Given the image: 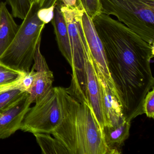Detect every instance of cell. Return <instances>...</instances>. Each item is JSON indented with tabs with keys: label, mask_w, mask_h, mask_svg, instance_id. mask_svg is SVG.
I'll use <instances>...</instances> for the list:
<instances>
[{
	"label": "cell",
	"mask_w": 154,
	"mask_h": 154,
	"mask_svg": "<svg viewBox=\"0 0 154 154\" xmlns=\"http://www.w3.org/2000/svg\"><path fill=\"white\" fill-rule=\"evenodd\" d=\"M106 55L116 96L127 121L143 114V101L154 87L150 67L154 45L110 16L93 20Z\"/></svg>",
	"instance_id": "6da1fadb"
},
{
	"label": "cell",
	"mask_w": 154,
	"mask_h": 154,
	"mask_svg": "<svg viewBox=\"0 0 154 154\" xmlns=\"http://www.w3.org/2000/svg\"><path fill=\"white\" fill-rule=\"evenodd\" d=\"M63 119L51 134L69 154H113L107 146L103 132L86 101H79L66 91Z\"/></svg>",
	"instance_id": "7a4b0ae2"
},
{
	"label": "cell",
	"mask_w": 154,
	"mask_h": 154,
	"mask_svg": "<svg viewBox=\"0 0 154 154\" xmlns=\"http://www.w3.org/2000/svg\"><path fill=\"white\" fill-rule=\"evenodd\" d=\"M40 9L35 2L32 3L14 39L0 57V63L23 72L30 71L46 24L38 16Z\"/></svg>",
	"instance_id": "3957f363"
},
{
	"label": "cell",
	"mask_w": 154,
	"mask_h": 154,
	"mask_svg": "<svg viewBox=\"0 0 154 154\" xmlns=\"http://www.w3.org/2000/svg\"><path fill=\"white\" fill-rule=\"evenodd\" d=\"M68 28L72 56V80L70 87L66 88L68 92L79 100H86L85 63L91 55L90 48L82 24V17L84 10H72L62 3Z\"/></svg>",
	"instance_id": "277c9868"
},
{
	"label": "cell",
	"mask_w": 154,
	"mask_h": 154,
	"mask_svg": "<svg viewBox=\"0 0 154 154\" xmlns=\"http://www.w3.org/2000/svg\"><path fill=\"white\" fill-rule=\"evenodd\" d=\"M102 13L113 15L150 45H154V0H100Z\"/></svg>",
	"instance_id": "5b68a950"
},
{
	"label": "cell",
	"mask_w": 154,
	"mask_h": 154,
	"mask_svg": "<svg viewBox=\"0 0 154 154\" xmlns=\"http://www.w3.org/2000/svg\"><path fill=\"white\" fill-rule=\"evenodd\" d=\"M65 90L63 87H53L34 107L29 108L20 129L33 134H51L61 123L64 114Z\"/></svg>",
	"instance_id": "8992f818"
},
{
	"label": "cell",
	"mask_w": 154,
	"mask_h": 154,
	"mask_svg": "<svg viewBox=\"0 0 154 154\" xmlns=\"http://www.w3.org/2000/svg\"><path fill=\"white\" fill-rule=\"evenodd\" d=\"M85 71L86 99L103 132V128L106 125V117L103 106V94L96 65L91 54L86 59Z\"/></svg>",
	"instance_id": "52a82bcc"
},
{
	"label": "cell",
	"mask_w": 154,
	"mask_h": 154,
	"mask_svg": "<svg viewBox=\"0 0 154 154\" xmlns=\"http://www.w3.org/2000/svg\"><path fill=\"white\" fill-rule=\"evenodd\" d=\"M82 20L84 31L94 61L98 70L102 74L106 84L116 96V91L109 72L104 48L95 30L92 20L85 11Z\"/></svg>",
	"instance_id": "ba28073f"
},
{
	"label": "cell",
	"mask_w": 154,
	"mask_h": 154,
	"mask_svg": "<svg viewBox=\"0 0 154 154\" xmlns=\"http://www.w3.org/2000/svg\"><path fill=\"white\" fill-rule=\"evenodd\" d=\"M29 94H25L17 102L0 111V139H5L20 129L22 121L31 103Z\"/></svg>",
	"instance_id": "9c48e42d"
},
{
	"label": "cell",
	"mask_w": 154,
	"mask_h": 154,
	"mask_svg": "<svg viewBox=\"0 0 154 154\" xmlns=\"http://www.w3.org/2000/svg\"><path fill=\"white\" fill-rule=\"evenodd\" d=\"M41 42L37 46L33 67L36 71L33 86L29 92L31 103H36L43 99L53 88L54 76L50 70L45 57L40 51Z\"/></svg>",
	"instance_id": "30bf717a"
},
{
	"label": "cell",
	"mask_w": 154,
	"mask_h": 154,
	"mask_svg": "<svg viewBox=\"0 0 154 154\" xmlns=\"http://www.w3.org/2000/svg\"><path fill=\"white\" fill-rule=\"evenodd\" d=\"M62 3L57 1L54 5V16L51 20L58 48L70 66L72 64V56L68 28L63 13Z\"/></svg>",
	"instance_id": "8fae6325"
},
{
	"label": "cell",
	"mask_w": 154,
	"mask_h": 154,
	"mask_svg": "<svg viewBox=\"0 0 154 154\" xmlns=\"http://www.w3.org/2000/svg\"><path fill=\"white\" fill-rule=\"evenodd\" d=\"M97 70L103 94V106L106 119L105 127H116L123 122L126 119L117 97L106 84L102 74L97 68Z\"/></svg>",
	"instance_id": "7c38bea8"
},
{
	"label": "cell",
	"mask_w": 154,
	"mask_h": 154,
	"mask_svg": "<svg viewBox=\"0 0 154 154\" xmlns=\"http://www.w3.org/2000/svg\"><path fill=\"white\" fill-rule=\"evenodd\" d=\"M19 26L4 2L0 3V57L11 44Z\"/></svg>",
	"instance_id": "4fadbf2b"
},
{
	"label": "cell",
	"mask_w": 154,
	"mask_h": 154,
	"mask_svg": "<svg viewBox=\"0 0 154 154\" xmlns=\"http://www.w3.org/2000/svg\"><path fill=\"white\" fill-rule=\"evenodd\" d=\"M130 127L131 122L126 119L116 127H104L103 134L105 142L113 154L119 153L118 148L129 137Z\"/></svg>",
	"instance_id": "5bb4252c"
},
{
	"label": "cell",
	"mask_w": 154,
	"mask_h": 154,
	"mask_svg": "<svg viewBox=\"0 0 154 154\" xmlns=\"http://www.w3.org/2000/svg\"><path fill=\"white\" fill-rule=\"evenodd\" d=\"M25 93L22 88L21 78L12 83L0 86V111L12 105Z\"/></svg>",
	"instance_id": "9a60e30c"
},
{
	"label": "cell",
	"mask_w": 154,
	"mask_h": 154,
	"mask_svg": "<svg viewBox=\"0 0 154 154\" xmlns=\"http://www.w3.org/2000/svg\"><path fill=\"white\" fill-rule=\"evenodd\" d=\"M44 154H68L65 148L57 139L48 133L34 134Z\"/></svg>",
	"instance_id": "2e32d148"
},
{
	"label": "cell",
	"mask_w": 154,
	"mask_h": 154,
	"mask_svg": "<svg viewBox=\"0 0 154 154\" xmlns=\"http://www.w3.org/2000/svg\"><path fill=\"white\" fill-rule=\"evenodd\" d=\"M14 17L24 20L32 5V0H6Z\"/></svg>",
	"instance_id": "e0dca14e"
},
{
	"label": "cell",
	"mask_w": 154,
	"mask_h": 154,
	"mask_svg": "<svg viewBox=\"0 0 154 154\" xmlns=\"http://www.w3.org/2000/svg\"><path fill=\"white\" fill-rule=\"evenodd\" d=\"M24 73L0 63V86L16 82L20 79Z\"/></svg>",
	"instance_id": "ac0fdd59"
},
{
	"label": "cell",
	"mask_w": 154,
	"mask_h": 154,
	"mask_svg": "<svg viewBox=\"0 0 154 154\" xmlns=\"http://www.w3.org/2000/svg\"><path fill=\"white\" fill-rule=\"evenodd\" d=\"M85 11L93 20L102 13L100 0H81Z\"/></svg>",
	"instance_id": "d6986e66"
},
{
	"label": "cell",
	"mask_w": 154,
	"mask_h": 154,
	"mask_svg": "<svg viewBox=\"0 0 154 154\" xmlns=\"http://www.w3.org/2000/svg\"><path fill=\"white\" fill-rule=\"evenodd\" d=\"M143 113L149 118H154V87L146 94L142 105Z\"/></svg>",
	"instance_id": "ffe728a7"
},
{
	"label": "cell",
	"mask_w": 154,
	"mask_h": 154,
	"mask_svg": "<svg viewBox=\"0 0 154 154\" xmlns=\"http://www.w3.org/2000/svg\"><path fill=\"white\" fill-rule=\"evenodd\" d=\"M57 1L61 2L64 7L70 9H78L80 10H84L82 5L81 0H51L50 6H54Z\"/></svg>",
	"instance_id": "44dd1931"
},
{
	"label": "cell",
	"mask_w": 154,
	"mask_h": 154,
	"mask_svg": "<svg viewBox=\"0 0 154 154\" xmlns=\"http://www.w3.org/2000/svg\"><path fill=\"white\" fill-rule=\"evenodd\" d=\"M51 0H32V3L35 2L40 9L46 8L48 7Z\"/></svg>",
	"instance_id": "7402d4cb"
}]
</instances>
